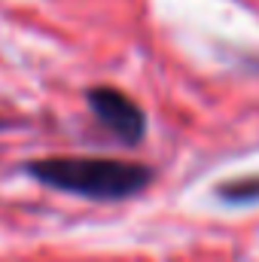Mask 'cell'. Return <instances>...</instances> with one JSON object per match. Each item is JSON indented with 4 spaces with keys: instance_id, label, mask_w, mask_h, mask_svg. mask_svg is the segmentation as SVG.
Returning a JSON list of instances; mask_svg holds the SVG:
<instances>
[{
    "instance_id": "6da1fadb",
    "label": "cell",
    "mask_w": 259,
    "mask_h": 262,
    "mask_svg": "<svg viewBox=\"0 0 259 262\" xmlns=\"http://www.w3.org/2000/svg\"><path fill=\"white\" fill-rule=\"evenodd\" d=\"M25 171L58 192H70L92 201H122L143 192L153 183V168L140 162L98 159V156H52L28 162Z\"/></svg>"
},
{
    "instance_id": "7a4b0ae2",
    "label": "cell",
    "mask_w": 259,
    "mask_h": 262,
    "mask_svg": "<svg viewBox=\"0 0 259 262\" xmlns=\"http://www.w3.org/2000/svg\"><path fill=\"white\" fill-rule=\"evenodd\" d=\"M85 101L95 113V119L110 131L119 143L134 146L143 140L146 131V113L137 101H131L125 92L113 89V85H95L85 92Z\"/></svg>"
},
{
    "instance_id": "3957f363",
    "label": "cell",
    "mask_w": 259,
    "mask_h": 262,
    "mask_svg": "<svg viewBox=\"0 0 259 262\" xmlns=\"http://www.w3.org/2000/svg\"><path fill=\"white\" fill-rule=\"evenodd\" d=\"M217 195L229 204H250L259 201V177H241V180H232V183H223L217 189Z\"/></svg>"
}]
</instances>
